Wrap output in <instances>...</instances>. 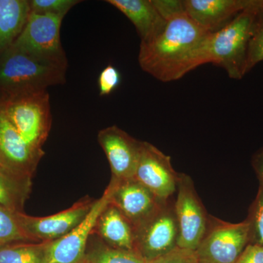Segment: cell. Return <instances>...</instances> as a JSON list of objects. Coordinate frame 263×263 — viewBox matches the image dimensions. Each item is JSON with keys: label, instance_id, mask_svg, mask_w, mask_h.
I'll return each instance as SVG.
<instances>
[{"label": "cell", "instance_id": "obj_1", "mask_svg": "<svg viewBox=\"0 0 263 263\" xmlns=\"http://www.w3.org/2000/svg\"><path fill=\"white\" fill-rule=\"evenodd\" d=\"M209 32L186 13L167 20L160 35L141 42L138 63L142 70L162 82L177 81L197 68V56Z\"/></svg>", "mask_w": 263, "mask_h": 263}, {"label": "cell", "instance_id": "obj_31", "mask_svg": "<svg viewBox=\"0 0 263 263\" xmlns=\"http://www.w3.org/2000/svg\"><path fill=\"white\" fill-rule=\"evenodd\" d=\"M261 1V5L263 7V0H260Z\"/></svg>", "mask_w": 263, "mask_h": 263}, {"label": "cell", "instance_id": "obj_21", "mask_svg": "<svg viewBox=\"0 0 263 263\" xmlns=\"http://www.w3.org/2000/svg\"><path fill=\"white\" fill-rule=\"evenodd\" d=\"M95 243L91 249L87 248L85 259L86 263H146L135 251L112 248L100 239Z\"/></svg>", "mask_w": 263, "mask_h": 263}, {"label": "cell", "instance_id": "obj_17", "mask_svg": "<svg viewBox=\"0 0 263 263\" xmlns=\"http://www.w3.org/2000/svg\"><path fill=\"white\" fill-rule=\"evenodd\" d=\"M92 235L112 248L135 251L134 226L110 202L99 216Z\"/></svg>", "mask_w": 263, "mask_h": 263}, {"label": "cell", "instance_id": "obj_16", "mask_svg": "<svg viewBox=\"0 0 263 263\" xmlns=\"http://www.w3.org/2000/svg\"><path fill=\"white\" fill-rule=\"evenodd\" d=\"M133 23L141 42L152 41L165 28L167 21L162 16L152 0H107Z\"/></svg>", "mask_w": 263, "mask_h": 263}, {"label": "cell", "instance_id": "obj_24", "mask_svg": "<svg viewBox=\"0 0 263 263\" xmlns=\"http://www.w3.org/2000/svg\"><path fill=\"white\" fill-rule=\"evenodd\" d=\"M247 220L249 226L250 243L263 246V185L259 184Z\"/></svg>", "mask_w": 263, "mask_h": 263}, {"label": "cell", "instance_id": "obj_14", "mask_svg": "<svg viewBox=\"0 0 263 263\" xmlns=\"http://www.w3.org/2000/svg\"><path fill=\"white\" fill-rule=\"evenodd\" d=\"M108 186L111 188L110 203L122 213L135 229L146 221L167 201L156 197L135 179L120 182L110 181Z\"/></svg>", "mask_w": 263, "mask_h": 263}, {"label": "cell", "instance_id": "obj_12", "mask_svg": "<svg viewBox=\"0 0 263 263\" xmlns=\"http://www.w3.org/2000/svg\"><path fill=\"white\" fill-rule=\"evenodd\" d=\"M98 140L110 164V181L120 182L134 179L143 141L115 125L99 132Z\"/></svg>", "mask_w": 263, "mask_h": 263}, {"label": "cell", "instance_id": "obj_3", "mask_svg": "<svg viewBox=\"0 0 263 263\" xmlns=\"http://www.w3.org/2000/svg\"><path fill=\"white\" fill-rule=\"evenodd\" d=\"M67 68L10 47L0 52V103L65 83Z\"/></svg>", "mask_w": 263, "mask_h": 263}, {"label": "cell", "instance_id": "obj_30", "mask_svg": "<svg viewBox=\"0 0 263 263\" xmlns=\"http://www.w3.org/2000/svg\"><path fill=\"white\" fill-rule=\"evenodd\" d=\"M252 164L259 184L263 185V146L252 156Z\"/></svg>", "mask_w": 263, "mask_h": 263}, {"label": "cell", "instance_id": "obj_6", "mask_svg": "<svg viewBox=\"0 0 263 263\" xmlns=\"http://www.w3.org/2000/svg\"><path fill=\"white\" fill-rule=\"evenodd\" d=\"M249 243L247 219L230 223L209 216L206 232L194 253L197 263H235Z\"/></svg>", "mask_w": 263, "mask_h": 263}, {"label": "cell", "instance_id": "obj_26", "mask_svg": "<svg viewBox=\"0 0 263 263\" xmlns=\"http://www.w3.org/2000/svg\"><path fill=\"white\" fill-rule=\"evenodd\" d=\"M122 76L117 67L109 65L100 72L98 78L100 96H107L117 89L121 84Z\"/></svg>", "mask_w": 263, "mask_h": 263}, {"label": "cell", "instance_id": "obj_11", "mask_svg": "<svg viewBox=\"0 0 263 263\" xmlns=\"http://www.w3.org/2000/svg\"><path fill=\"white\" fill-rule=\"evenodd\" d=\"M111 188L105 189L101 197L95 200L84 220L60 239L49 242L48 263H84L90 238L103 209L110 202Z\"/></svg>", "mask_w": 263, "mask_h": 263}, {"label": "cell", "instance_id": "obj_27", "mask_svg": "<svg viewBox=\"0 0 263 263\" xmlns=\"http://www.w3.org/2000/svg\"><path fill=\"white\" fill-rule=\"evenodd\" d=\"M156 8L166 21L185 13L183 0H152Z\"/></svg>", "mask_w": 263, "mask_h": 263}, {"label": "cell", "instance_id": "obj_10", "mask_svg": "<svg viewBox=\"0 0 263 263\" xmlns=\"http://www.w3.org/2000/svg\"><path fill=\"white\" fill-rule=\"evenodd\" d=\"M134 179L160 200H167L177 191L179 174L174 169L171 157L143 141Z\"/></svg>", "mask_w": 263, "mask_h": 263}, {"label": "cell", "instance_id": "obj_32", "mask_svg": "<svg viewBox=\"0 0 263 263\" xmlns=\"http://www.w3.org/2000/svg\"><path fill=\"white\" fill-rule=\"evenodd\" d=\"M84 263H86V261H85V262H84Z\"/></svg>", "mask_w": 263, "mask_h": 263}, {"label": "cell", "instance_id": "obj_7", "mask_svg": "<svg viewBox=\"0 0 263 263\" xmlns=\"http://www.w3.org/2000/svg\"><path fill=\"white\" fill-rule=\"evenodd\" d=\"M135 230V251L146 262L178 248L179 227L174 202L167 200L153 215Z\"/></svg>", "mask_w": 263, "mask_h": 263}, {"label": "cell", "instance_id": "obj_19", "mask_svg": "<svg viewBox=\"0 0 263 263\" xmlns=\"http://www.w3.org/2000/svg\"><path fill=\"white\" fill-rule=\"evenodd\" d=\"M32 190V179L19 177L0 168V205L15 213H23Z\"/></svg>", "mask_w": 263, "mask_h": 263}, {"label": "cell", "instance_id": "obj_25", "mask_svg": "<svg viewBox=\"0 0 263 263\" xmlns=\"http://www.w3.org/2000/svg\"><path fill=\"white\" fill-rule=\"evenodd\" d=\"M31 13L65 17L79 0H29Z\"/></svg>", "mask_w": 263, "mask_h": 263}, {"label": "cell", "instance_id": "obj_15", "mask_svg": "<svg viewBox=\"0 0 263 263\" xmlns=\"http://www.w3.org/2000/svg\"><path fill=\"white\" fill-rule=\"evenodd\" d=\"M189 18L207 32L226 27L237 15L252 6L256 0H183Z\"/></svg>", "mask_w": 263, "mask_h": 263}, {"label": "cell", "instance_id": "obj_9", "mask_svg": "<svg viewBox=\"0 0 263 263\" xmlns=\"http://www.w3.org/2000/svg\"><path fill=\"white\" fill-rule=\"evenodd\" d=\"M95 200L85 197L66 210L44 217L18 213L24 234L32 242H51L63 238L80 224L88 215Z\"/></svg>", "mask_w": 263, "mask_h": 263}, {"label": "cell", "instance_id": "obj_4", "mask_svg": "<svg viewBox=\"0 0 263 263\" xmlns=\"http://www.w3.org/2000/svg\"><path fill=\"white\" fill-rule=\"evenodd\" d=\"M0 110L21 137L37 149H43L52 125L47 90L22 95L0 103Z\"/></svg>", "mask_w": 263, "mask_h": 263}, {"label": "cell", "instance_id": "obj_28", "mask_svg": "<svg viewBox=\"0 0 263 263\" xmlns=\"http://www.w3.org/2000/svg\"><path fill=\"white\" fill-rule=\"evenodd\" d=\"M146 263H197L195 253L179 248L170 253Z\"/></svg>", "mask_w": 263, "mask_h": 263}, {"label": "cell", "instance_id": "obj_29", "mask_svg": "<svg viewBox=\"0 0 263 263\" xmlns=\"http://www.w3.org/2000/svg\"><path fill=\"white\" fill-rule=\"evenodd\" d=\"M235 263H263V246L249 243Z\"/></svg>", "mask_w": 263, "mask_h": 263}, {"label": "cell", "instance_id": "obj_20", "mask_svg": "<svg viewBox=\"0 0 263 263\" xmlns=\"http://www.w3.org/2000/svg\"><path fill=\"white\" fill-rule=\"evenodd\" d=\"M49 242L22 241L0 247V263H48Z\"/></svg>", "mask_w": 263, "mask_h": 263}, {"label": "cell", "instance_id": "obj_22", "mask_svg": "<svg viewBox=\"0 0 263 263\" xmlns=\"http://www.w3.org/2000/svg\"><path fill=\"white\" fill-rule=\"evenodd\" d=\"M22 241L30 240L24 234L19 221L18 213L0 205V247Z\"/></svg>", "mask_w": 263, "mask_h": 263}, {"label": "cell", "instance_id": "obj_8", "mask_svg": "<svg viewBox=\"0 0 263 263\" xmlns=\"http://www.w3.org/2000/svg\"><path fill=\"white\" fill-rule=\"evenodd\" d=\"M174 210L179 227L178 248L195 252L206 232L209 216L188 175L179 174Z\"/></svg>", "mask_w": 263, "mask_h": 263}, {"label": "cell", "instance_id": "obj_23", "mask_svg": "<svg viewBox=\"0 0 263 263\" xmlns=\"http://www.w3.org/2000/svg\"><path fill=\"white\" fill-rule=\"evenodd\" d=\"M263 61V7H259L247 51V74Z\"/></svg>", "mask_w": 263, "mask_h": 263}, {"label": "cell", "instance_id": "obj_5", "mask_svg": "<svg viewBox=\"0 0 263 263\" xmlns=\"http://www.w3.org/2000/svg\"><path fill=\"white\" fill-rule=\"evenodd\" d=\"M64 18L31 13L23 30L10 47L67 68L68 63L60 37Z\"/></svg>", "mask_w": 263, "mask_h": 263}, {"label": "cell", "instance_id": "obj_13", "mask_svg": "<svg viewBox=\"0 0 263 263\" xmlns=\"http://www.w3.org/2000/svg\"><path fill=\"white\" fill-rule=\"evenodd\" d=\"M44 154L24 141L0 110V168L32 179Z\"/></svg>", "mask_w": 263, "mask_h": 263}, {"label": "cell", "instance_id": "obj_2", "mask_svg": "<svg viewBox=\"0 0 263 263\" xmlns=\"http://www.w3.org/2000/svg\"><path fill=\"white\" fill-rule=\"evenodd\" d=\"M260 0L240 12L226 27L209 33L202 43L197 66L212 63L226 71L230 79L240 80L247 74V51Z\"/></svg>", "mask_w": 263, "mask_h": 263}, {"label": "cell", "instance_id": "obj_18", "mask_svg": "<svg viewBox=\"0 0 263 263\" xmlns=\"http://www.w3.org/2000/svg\"><path fill=\"white\" fill-rule=\"evenodd\" d=\"M30 13L29 0H0V52L15 42Z\"/></svg>", "mask_w": 263, "mask_h": 263}]
</instances>
